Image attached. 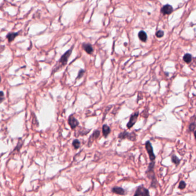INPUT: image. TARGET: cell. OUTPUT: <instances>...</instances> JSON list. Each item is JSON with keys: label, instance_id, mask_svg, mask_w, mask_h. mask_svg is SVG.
<instances>
[{"label": "cell", "instance_id": "cell-1", "mask_svg": "<svg viewBox=\"0 0 196 196\" xmlns=\"http://www.w3.org/2000/svg\"><path fill=\"white\" fill-rule=\"evenodd\" d=\"M155 166V162H151L148 166V168L147 171L146 172V175L149 179H151V186L153 187L156 188L158 185V182L157 181L155 172H153V168Z\"/></svg>", "mask_w": 196, "mask_h": 196}, {"label": "cell", "instance_id": "cell-2", "mask_svg": "<svg viewBox=\"0 0 196 196\" xmlns=\"http://www.w3.org/2000/svg\"><path fill=\"white\" fill-rule=\"evenodd\" d=\"M145 146H146V150L148 153L150 161H151V162H153L156 157H155V154L153 153V148L151 143H150V141H147L145 144Z\"/></svg>", "mask_w": 196, "mask_h": 196}, {"label": "cell", "instance_id": "cell-3", "mask_svg": "<svg viewBox=\"0 0 196 196\" xmlns=\"http://www.w3.org/2000/svg\"><path fill=\"white\" fill-rule=\"evenodd\" d=\"M119 138L121 139H127L131 141H135L136 140V135L134 133H128L127 131H124L119 135Z\"/></svg>", "mask_w": 196, "mask_h": 196}, {"label": "cell", "instance_id": "cell-4", "mask_svg": "<svg viewBox=\"0 0 196 196\" xmlns=\"http://www.w3.org/2000/svg\"><path fill=\"white\" fill-rule=\"evenodd\" d=\"M134 196H150L149 191L142 186H140L136 189Z\"/></svg>", "mask_w": 196, "mask_h": 196}, {"label": "cell", "instance_id": "cell-5", "mask_svg": "<svg viewBox=\"0 0 196 196\" xmlns=\"http://www.w3.org/2000/svg\"><path fill=\"white\" fill-rule=\"evenodd\" d=\"M72 49L68 50L66 53H65L62 57H61L60 60H59V63L61 64L60 67H61L62 66H65L66 65L68 61V58L70 57L71 54H72Z\"/></svg>", "mask_w": 196, "mask_h": 196}, {"label": "cell", "instance_id": "cell-6", "mask_svg": "<svg viewBox=\"0 0 196 196\" xmlns=\"http://www.w3.org/2000/svg\"><path fill=\"white\" fill-rule=\"evenodd\" d=\"M139 116V112H135L133 115H132L130 117L129 122L128 123V124L127 125V127L128 128H131L134 126L136 122V120L138 119V117Z\"/></svg>", "mask_w": 196, "mask_h": 196}, {"label": "cell", "instance_id": "cell-7", "mask_svg": "<svg viewBox=\"0 0 196 196\" xmlns=\"http://www.w3.org/2000/svg\"><path fill=\"white\" fill-rule=\"evenodd\" d=\"M100 135V132L98 130H96V131H94L93 134L91 135V137L89 139L88 144H87L89 147H90L91 146V144L93 143L94 140H95L96 139H97L99 137Z\"/></svg>", "mask_w": 196, "mask_h": 196}, {"label": "cell", "instance_id": "cell-8", "mask_svg": "<svg viewBox=\"0 0 196 196\" xmlns=\"http://www.w3.org/2000/svg\"><path fill=\"white\" fill-rule=\"evenodd\" d=\"M68 122V124L70 125V126L72 129H75L79 125L78 121L72 116H70L69 117Z\"/></svg>", "mask_w": 196, "mask_h": 196}, {"label": "cell", "instance_id": "cell-9", "mask_svg": "<svg viewBox=\"0 0 196 196\" xmlns=\"http://www.w3.org/2000/svg\"><path fill=\"white\" fill-rule=\"evenodd\" d=\"M172 10H173V8L172 6L171 5L167 4L163 7L161 9V12L164 14H169L172 12Z\"/></svg>", "mask_w": 196, "mask_h": 196}, {"label": "cell", "instance_id": "cell-10", "mask_svg": "<svg viewBox=\"0 0 196 196\" xmlns=\"http://www.w3.org/2000/svg\"><path fill=\"white\" fill-rule=\"evenodd\" d=\"M82 48L89 54H91L93 52V48L91 44L84 43L82 45Z\"/></svg>", "mask_w": 196, "mask_h": 196}, {"label": "cell", "instance_id": "cell-11", "mask_svg": "<svg viewBox=\"0 0 196 196\" xmlns=\"http://www.w3.org/2000/svg\"><path fill=\"white\" fill-rule=\"evenodd\" d=\"M112 191L115 194L123 196L125 194V190L121 187H115L112 188Z\"/></svg>", "mask_w": 196, "mask_h": 196}, {"label": "cell", "instance_id": "cell-12", "mask_svg": "<svg viewBox=\"0 0 196 196\" xmlns=\"http://www.w3.org/2000/svg\"><path fill=\"white\" fill-rule=\"evenodd\" d=\"M110 127L107 125H104L102 127V134H103V135L104 136V137L106 138L108 136V135L110 134Z\"/></svg>", "mask_w": 196, "mask_h": 196}, {"label": "cell", "instance_id": "cell-13", "mask_svg": "<svg viewBox=\"0 0 196 196\" xmlns=\"http://www.w3.org/2000/svg\"><path fill=\"white\" fill-rule=\"evenodd\" d=\"M19 35L18 32H11L9 33L6 36V38L8 39L9 42H12L15 38Z\"/></svg>", "mask_w": 196, "mask_h": 196}, {"label": "cell", "instance_id": "cell-14", "mask_svg": "<svg viewBox=\"0 0 196 196\" xmlns=\"http://www.w3.org/2000/svg\"><path fill=\"white\" fill-rule=\"evenodd\" d=\"M138 36H139V39L142 41V42H146L147 38V36L146 33L143 31H141L139 32L138 34Z\"/></svg>", "mask_w": 196, "mask_h": 196}, {"label": "cell", "instance_id": "cell-15", "mask_svg": "<svg viewBox=\"0 0 196 196\" xmlns=\"http://www.w3.org/2000/svg\"><path fill=\"white\" fill-rule=\"evenodd\" d=\"M72 144L73 146V147H74L75 149H78L80 148V145H81V143H80V142L79 141V140L78 139H75L73 140L72 143Z\"/></svg>", "mask_w": 196, "mask_h": 196}, {"label": "cell", "instance_id": "cell-16", "mask_svg": "<svg viewBox=\"0 0 196 196\" xmlns=\"http://www.w3.org/2000/svg\"><path fill=\"white\" fill-rule=\"evenodd\" d=\"M183 60L185 62L189 63L191 61V55L189 54H186L184 57H183Z\"/></svg>", "mask_w": 196, "mask_h": 196}, {"label": "cell", "instance_id": "cell-17", "mask_svg": "<svg viewBox=\"0 0 196 196\" xmlns=\"http://www.w3.org/2000/svg\"><path fill=\"white\" fill-rule=\"evenodd\" d=\"M172 162L174 163L175 165H178L180 163V160L177 157V156L173 155L172 157Z\"/></svg>", "mask_w": 196, "mask_h": 196}, {"label": "cell", "instance_id": "cell-18", "mask_svg": "<svg viewBox=\"0 0 196 196\" xmlns=\"http://www.w3.org/2000/svg\"><path fill=\"white\" fill-rule=\"evenodd\" d=\"M186 186H187V183L185 182H184L183 181H181L179 184V187H178V188L179 189H184L185 187H186Z\"/></svg>", "mask_w": 196, "mask_h": 196}, {"label": "cell", "instance_id": "cell-19", "mask_svg": "<svg viewBox=\"0 0 196 196\" xmlns=\"http://www.w3.org/2000/svg\"><path fill=\"white\" fill-rule=\"evenodd\" d=\"M196 123H191V124H190V125H189V131H194V129H196Z\"/></svg>", "mask_w": 196, "mask_h": 196}, {"label": "cell", "instance_id": "cell-20", "mask_svg": "<svg viewBox=\"0 0 196 196\" xmlns=\"http://www.w3.org/2000/svg\"><path fill=\"white\" fill-rule=\"evenodd\" d=\"M158 38H162L163 36L164 35V32L162 31H159L157 32V34H156Z\"/></svg>", "mask_w": 196, "mask_h": 196}, {"label": "cell", "instance_id": "cell-21", "mask_svg": "<svg viewBox=\"0 0 196 196\" xmlns=\"http://www.w3.org/2000/svg\"><path fill=\"white\" fill-rule=\"evenodd\" d=\"M84 72H85L83 70H80L78 72V77H77V79H80L83 76Z\"/></svg>", "mask_w": 196, "mask_h": 196}, {"label": "cell", "instance_id": "cell-22", "mask_svg": "<svg viewBox=\"0 0 196 196\" xmlns=\"http://www.w3.org/2000/svg\"><path fill=\"white\" fill-rule=\"evenodd\" d=\"M22 144H23V142H21L20 143V141L19 142V143H18V144H17V147H16V148H15V150H17H17H19L20 148H21V147L22 146Z\"/></svg>", "mask_w": 196, "mask_h": 196}, {"label": "cell", "instance_id": "cell-23", "mask_svg": "<svg viewBox=\"0 0 196 196\" xmlns=\"http://www.w3.org/2000/svg\"><path fill=\"white\" fill-rule=\"evenodd\" d=\"M0 97H1V102H2L3 100V98H4V93H3L2 91H1V96H0Z\"/></svg>", "mask_w": 196, "mask_h": 196}, {"label": "cell", "instance_id": "cell-24", "mask_svg": "<svg viewBox=\"0 0 196 196\" xmlns=\"http://www.w3.org/2000/svg\"><path fill=\"white\" fill-rule=\"evenodd\" d=\"M194 136H195V138H196V131H194Z\"/></svg>", "mask_w": 196, "mask_h": 196}]
</instances>
